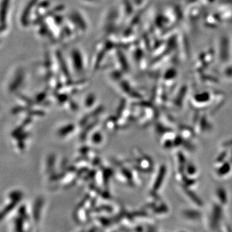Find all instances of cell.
Segmentation results:
<instances>
[{
  "label": "cell",
  "mask_w": 232,
  "mask_h": 232,
  "mask_svg": "<svg viewBox=\"0 0 232 232\" xmlns=\"http://www.w3.org/2000/svg\"><path fill=\"white\" fill-rule=\"evenodd\" d=\"M15 228L16 231H22L23 230V219L20 217L16 218L15 220Z\"/></svg>",
  "instance_id": "cell-3"
},
{
  "label": "cell",
  "mask_w": 232,
  "mask_h": 232,
  "mask_svg": "<svg viewBox=\"0 0 232 232\" xmlns=\"http://www.w3.org/2000/svg\"><path fill=\"white\" fill-rule=\"evenodd\" d=\"M9 198L12 200H16V201H20L22 199L23 197V194L22 192H18V191H14L9 194Z\"/></svg>",
  "instance_id": "cell-2"
},
{
  "label": "cell",
  "mask_w": 232,
  "mask_h": 232,
  "mask_svg": "<svg viewBox=\"0 0 232 232\" xmlns=\"http://www.w3.org/2000/svg\"><path fill=\"white\" fill-rule=\"evenodd\" d=\"M19 201H16V200H12V202L9 204L7 206H6L2 211L0 212V221H1L2 220H3L5 217L8 215L10 211L14 208L16 207V206L18 204V203L19 202Z\"/></svg>",
  "instance_id": "cell-1"
}]
</instances>
